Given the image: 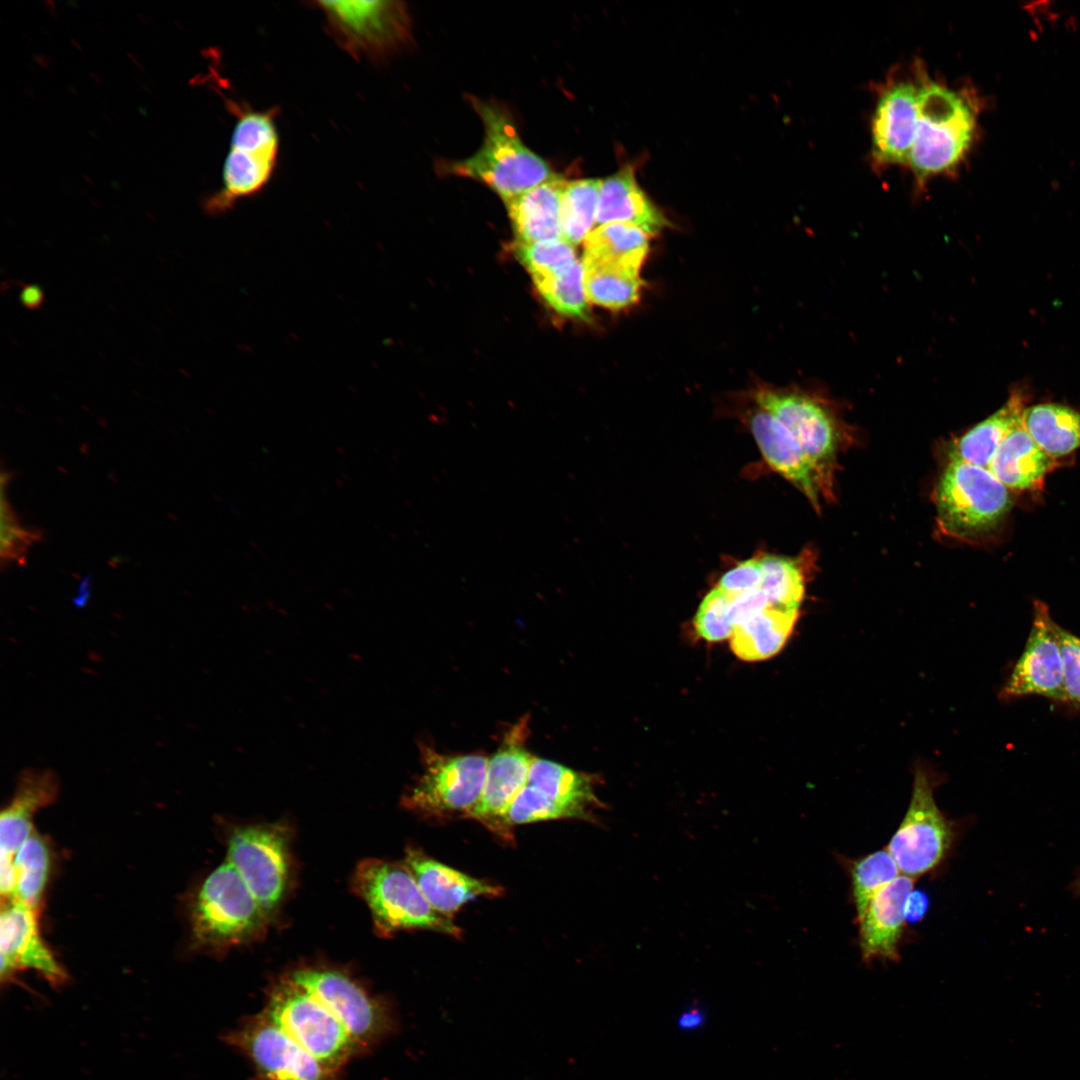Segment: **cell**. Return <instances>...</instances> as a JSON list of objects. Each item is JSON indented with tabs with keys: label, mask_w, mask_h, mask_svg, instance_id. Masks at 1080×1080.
Masks as SVG:
<instances>
[{
	"label": "cell",
	"mask_w": 1080,
	"mask_h": 1080,
	"mask_svg": "<svg viewBox=\"0 0 1080 1080\" xmlns=\"http://www.w3.org/2000/svg\"><path fill=\"white\" fill-rule=\"evenodd\" d=\"M728 597L734 626L770 606L761 588Z\"/></svg>",
	"instance_id": "obj_42"
},
{
	"label": "cell",
	"mask_w": 1080,
	"mask_h": 1080,
	"mask_svg": "<svg viewBox=\"0 0 1080 1080\" xmlns=\"http://www.w3.org/2000/svg\"><path fill=\"white\" fill-rule=\"evenodd\" d=\"M935 784L923 768L915 771L909 806L887 847L901 874L913 879L938 867L954 839L953 824L936 804Z\"/></svg>",
	"instance_id": "obj_11"
},
{
	"label": "cell",
	"mask_w": 1080,
	"mask_h": 1080,
	"mask_svg": "<svg viewBox=\"0 0 1080 1080\" xmlns=\"http://www.w3.org/2000/svg\"><path fill=\"white\" fill-rule=\"evenodd\" d=\"M44 295L40 287L36 285H25L20 293V300L24 306L30 309L39 307L43 301Z\"/></svg>",
	"instance_id": "obj_45"
},
{
	"label": "cell",
	"mask_w": 1080,
	"mask_h": 1080,
	"mask_svg": "<svg viewBox=\"0 0 1080 1080\" xmlns=\"http://www.w3.org/2000/svg\"><path fill=\"white\" fill-rule=\"evenodd\" d=\"M327 30L354 58L381 62L405 45L410 37V16L404 2L316 1Z\"/></svg>",
	"instance_id": "obj_8"
},
{
	"label": "cell",
	"mask_w": 1080,
	"mask_h": 1080,
	"mask_svg": "<svg viewBox=\"0 0 1080 1080\" xmlns=\"http://www.w3.org/2000/svg\"><path fill=\"white\" fill-rule=\"evenodd\" d=\"M270 918L227 860L203 882L192 910V934L204 948L224 949L263 933Z\"/></svg>",
	"instance_id": "obj_5"
},
{
	"label": "cell",
	"mask_w": 1080,
	"mask_h": 1080,
	"mask_svg": "<svg viewBox=\"0 0 1080 1080\" xmlns=\"http://www.w3.org/2000/svg\"><path fill=\"white\" fill-rule=\"evenodd\" d=\"M928 907V899L925 894L919 891L913 890L908 895L905 902V920L917 921L923 917Z\"/></svg>",
	"instance_id": "obj_44"
},
{
	"label": "cell",
	"mask_w": 1080,
	"mask_h": 1080,
	"mask_svg": "<svg viewBox=\"0 0 1080 1080\" xmlns=\"http://www.w3.org/2000/svg\"><path fill=\"white\" fill-rule=\"evenodd\" d=\"M935 498L942 528L961 538L991 532L1012 506L1009 490L987 467L957 459H949Z\"/></svg>",
	"instance_id": "obj_6"
},
{
	"label": "cell",
	"mask_w": 1080,
	"mask_h": 1080,
	"mask_svg": "<svg viewBox=\"0 0 1080 1080\" xmlns=\"http://www.w3.org/2000/svg\"><path fill=\"white\" fill-rule=\"evenodd\" d=\"M751 431L767 463L793 483L820 509V494L831 495V484L792 434L770 413L760 410L750 421Z\"/></svg>",
	"instance_id": "obj_20"
},
{
	"label": "cell",
	"mask_w": 1080,
	"mask_h": 1080,
	"mask_svg": "<svg viewBox=\"0 0 1080 1080\" xmlns=\"http://www.w3.org/2000/svg\"><path fill=\"white\" fill-rule=\"evenodd\" d=\"M474 105L484 125V140L471 157L449 164V173L487 185L504 203L555 175L522 142L507 112L481 101Z\"/></svg>",
	"instance_id": "obj_3"
},
{
	"label": "cell",
	"mask_w": 1080,
	"mask_h": 1080,
	"mask_svg": "<svg viewBox=\"0 0 1080 1080\" xmlns=\"http://www.w3.org/2000/svg\"><path fill=\"white\" fill-rule=\"evenodd\" d=\"M226 103L236 120L223 164L222 186L204 202L205 210L213 215L260 193L271 181L280 153L277 107L256 110L247 103Z\"/></svg>",
	"instance_id": "obj_2"
},
{
	"label": "cell",
	"mask_w": 1080,
	"mask_h": 1080,
	"mask_svg": "<svg viewBox=\"0 0 1080 1080\" xmlns=\"http://www.w3.org/2000/svg\"><path fill=\"white\" fill-rule=\"evenodd\" d=\"M707 1012L698 1001L691 1002L678 1016L677 1026L682 1032H695L704 1027Z\"/></svg>",
	"instance_id": "obj_43"
},
{
	"label": "cell",
	"mask_w": 1080,
	"mask_h": 1080,
	"mask_svg": "<svg viewBox=\"0 0 1080 1080\" xmlns=\"http://www.w3.org/2000/svg\"><path fill=\"white\" fill-rule=\"evenodd\" d=\"M799 611L772 606L734 626L731 648L745 661H759L776 655L786 644Z\"/></svg>",
	"instance_id": "obj_29"
},
{
	"label": "cell",
	"mask_w": 1080,
	"mask_h": 1080,
	"mask_svg": "<svg viewBox=\"0 0 1080 1080\" xmlns=\"http://www.w3.org/2000/svg\"><path fill=\"white\" fill-rule=\"evenodd\" d=\"M1023 426L1035 443L1052 458L1080 448V413L1054 403L1024 409Z\"/></svg>",
	"instance_id": "obj_30"
},
{
	"label": "cell",
	"mask_w": 1080,
	"mask_h": 1080,
	"mask_svg": "<svg viewBox=\"0 0 1080 1080\" xmlns=\"http://www.w3.org/2000/svg\"><path fill=\"white\" fill-rule=\"evenodd\" d=\"M403 864L414 876L428 903L448 917L471 900L498 897L503 893L501 886L453 869L419 848H407Z\"/></svg>",
	"instance_id": "obj_22"
},
{
	"label": "cell",
	"mask_w": 1080,
	"mask_h": 1080,
	"mask_svg": "<svg viewBox=\"0 0 1080 1080\" xmlns=\"http://www.w3.org/2000/svg\"><path fill=\"white\" fill-rule=\"evenodd\" d=\"M529 715L521 717L504 734L497 751L488 759L482 794L466 817L474 819L504 842H512L513 828L507 813L526 785L534 760L527 747Z\"/></svg>",
	"instance_id": "obj_14"
},
{
	"label": "cell",
	"mask_w": 1080,
	"mask_h": 1080,
	"mask_svg": "<svg viewBox=\"0 0 1080 1080\" xmlns=\"http://www.w3.org/2000/svg\"><path fill=\"white\" fill-rule=\"evenodd\" d=\"M918 121L908 164L920 185L956 170L969 152L978 110L971 96L940 82L921 78Z\"/></svg>",
	"instance_id": "obj_1"
},
{
	"label": "cell",
	"mask_w": 1080,
	"mask_h": 1080,
	"mask_svg": "<svg viewBox=\"0 0 1080 1080\" xmlns=\"http://www.w3.org/2000/svg\"><path fill=\"white\" fill-rule=\"evenodd\" d=\"M13 478L10 471L1 472V534H0V559L1 566L21 562L25 560L29 549L42 539V531L39 528L25 527L11 503L6 491L8 484Z\"/></svg>",
	"instance_id": "obj_37"
},
{
	"label": "cell",
	"mask_w": 1080,
	"mask_h": 1080,
	"mask_svg": "<svg viewBox=\"0 0 1080 1080\" xmlns=\"http://www.w3.org/2000/svg\"><path fill=\"white\" fill-rule=\"evenodd\" d=\"M623 222L637 226L649 236L669 225L665 215L640 187L632 167L601 179L596 223Z\"/></svg>",
	"instance_id": "obj_23"
},
{
	"label": "cell",
	"mask_w": 1080,
	"mask_h": 1080,
	"mask_svg": "<svg viewBox=\"0 0 1080 1080\" xmlns=\"http://www.w3.org/2000/svg\"><path fill=\"white\" fill-rule=\"evenodd\" d=\"M565 183L554 175L505 202L516 242L562 239L560 211Z\"/></svg>",
	"instance_id": "obj_24"
},
{
	"label": "cell",
	"mask_w": 1080,
	"mask_h": 1080,
	"mask_svg": "<svg viewBox=\"0 0 1080 1080\" xmlns=\"http://www.w3.org/2000/svg\"><path fill=\"white\" fill-rule=\"evenodd\" d=\"M353 883L367 903L376 929L383 935L411 929L453 937L461 935V929L451 917L440 914L428 903L404 864L366 859L358 865Z\"/></svg>",
	"instance_id": "obj_4"
},
{
	"label": "cell",
	"mask_w": 1080,
	"mask_h": 1080,
	"mask_svg": "<svg viewBox=\"0 0 1080 1080\" xmlns=\"http://www.w3.org/2000/svg\"><path fill=\"white\" fill-rule=\"evenodd\" d=\"M601 179L566 181L561 198L562 239L575 246L585 240L596 223Z\"/></svg>",
	"instance_id": "obj_31"
},
{
	"label": "cell",
	"mask_w": 1080,
	"mask_h": 1080,
	"mask_svg": "<svg viewBox=\"0 0 1080 1080\" xmlns=\"http://www.w3.org/2000/svg\"><path fill=\"white\" fill-rule=\"evenodd\" d=\"M645 256L596 257L583 255L586 296L589 302L620 310L639 300Z\"/></svg>",
	"instance_id": "obj_25"
},
{
	"label": "cell",
	"mask_w": 1080,
	"mask_h": 1080,
	"mask_svg": "<svg viewBox=\"0 0 1080 1080\" xmlns=\"http://www.w3.org/2000/svg\"><path fill=\"white\" fill-rule=\"evenodd\" d=\"M265 1080H335L328 1068L289 1036L265 1012L226 1036Z\"/></svg>",
	"instance_id": "obj_16"
},
{
	"label": "cell",
	"mask_w": 1080,
	"mask_h": 1080,
	"mask_svg": "<svg viewBox=\"0 0 1080 1080\" xmlns=\"http://www.w3.org/2000/svg\"><path fill=\"white\" fill-rule=\"evenodd\" d=\"M755 401L784 425L831 484L841 429L827 401L807 392L771 388L756 391Z\"/></svg>",
	"instance_id": "obj_15"
},
{
	"label": "cell",
	"mask_w": 1080,
	"mask_h": 1080,
	"mask_svg": "<svg viewBox=\"0 0 1080 1080\" xmlns=\"http://www.w3.org/2000/svg\"><path fill=\"white\" fill-rule=\"evenodd\" d=\"M1063 662L1064 701L1080 708V637L1058 625Z\"/></svg>",
	"instance_id": "obj_40"
},
{
	"label": "cell",
	"mask_w": 1080,
	"mask_h": 1080,
	"mask_svg": "<svg viewBox=\"0 0 1080 1080\" xmlns=\"http://www.w3.org/2000/svg\"><path fill=\"white\" fill-rule=\"evenodd\" d=\"M287 978L328 1009L360 1048L381 1040L396 1025L390 1009L342 971L306 967Z\"/></svg>",
	"instance_id": "obj_12"
},
{
	"label": "cell",
	"mask_w": 1080,
	"mask_h": 1080,
	"mask_svg": "<svg viewBox=\"0 0 1080 1080\" xmlns=\"http://www.w3.org/2000/svg\"><path fill=\"white\" fill-rule=\"evenodd\" d=\"M762 569L760 559H748L727 571L718 583V588L728 596H734L749 590L760 588Z\"/></svg>",
	"instance_id": "obj_41"
},
{
	"label": "cell",
	"mask_w": 1080,
	"mask_h": 1080,
	"mask_svg": "<svg viewBox=\"0 0 1080 1080\" xmlns=\"http://www.w3.org/2000/svg\"><path fill=\"white\" fill-rule=\"evenodd\" d=\"M761 590L770 606L799 611L804 595V574L798 560L767 555L760 558Z\"/></svg>",
	"instance_id": "obj_34"
},
{
	"label": "cell",
	"mask_w": 1080,
	"mask_h": 1080,
	"mask_svg": "<svg viewBox=\"0 0 1080 1080\" xmlns=\"http://www.w3.org/2000/svg\"><path fill=\"white\" fill-rule=\"evenodd\" d=\"M1055 465V459L1035 443L1021 419L998 447L988 469L1008 490L1026 491L1039 489Z\"/></svg>",
	"instance_id": "obj_27"
},
{
	"label": "cell",
	"mask_w": 1080,
	"mask_h": 1080,
	"mask_svg": "<svg viewBox=\"0 0 1080 1080\" xmlns=\"http://www.w3.org/2000/svg\"><path fill=\"white\" fill-rule=\"evenodd\" d=\"M650 236L635 225L611 222L598 225L584 240V254L597 257L647 256Z\"/></svg>",
	"instance_id": "obj_36"
},
{
	"label": "cell",
	"mask_w": 1080,
	"mask_h": 1080,
	"mask_svg": "<svg viewBox=\"0 0 1080 1080\" xmlns=\"http://www.w3.org/2000/svg\"><path fill=\"white\" fill-rule=\"evenodd\" d=\"M289 838L281 825H250L234 831L227 858L269 918L282 901L289 878Z\"/></svg>",
	"instance_id": "obj_13"
},
{
	"label": "cell",
	"mask_w": 1080,
	"mask_h": 1080,
	"mask_svg": "<svg viewBox=\"0 0 1080 1080\" xmlns=\"http://www.w3.org/2000/svg\"><path fill=\"white\" fill-rule=\"evenodd\" d=\"M1025 696L1064 701L1058 624L1042 601H1034L1032 625L1024 650L1000 692L1004 699Z\"/></svg>",
	"instance_id": "obj_17"
},
{
	"label": "cell",
	"mask_w": 1080,
	"mask_h": 1080,
	"mask_svg": "<svg viewBox=\"0 0 1080 1080\" xmlns=\"http://www.w3.org/2000/svg\"><path fill=\"white\" fill-rule=\"evenodd\" d=\"M919 83L898 80L881 92L872 118V157L879 166L908 163L918 121Z\"/></svg>",
	"instance_id": "obj_19"
},
{
	"label": "cell",
	"mask_w": 1080,
	"mask_h": 1080,
	"mask_svg": "<svg viewBox=\"0 0 1080 1080\" xmlns=\"http://www.w3.org/2000/svg\"><path fill=\"white\" fill-rule=\"evenodd\" d=\"M1078 887L1080 888V879H1079V882H1078Z\"/></svg>",
	"instance_id": "obj_46"
},
{
	"label": "cell",
	"mask_w": 1080,
	"mask_h": 1080,
	"mask_svg": "<svg viewBox=\"0 0 1080 1080\" xmlns=\"http://www.w3.org/2000/svg\"><path fill=\"white\" fill-rule=\"evenodd\" d=\"M532 279L539 294L555 312L569 318L589 319L583 265L578 259L565 269Z\"/></svg>",
	"instance_id": "obj_32"
},
{
	"label": "cell",
	"mask_w": 1080,
	"mask_h": 1080,
	"mask_svg": "<svg viewBox=\"0 0 1080 1080\" xmlns=\"http://www.w3.org/2000/svg\"><path fill=\"white\" fill-rule=\"evenodd\" d=\"M13 864L16 875L15 898L38 914L50 868V854L46 842L33 831L14 854Z\"/></svg>",
	"instance_id": "obj_33"
},
{
	"label": "cell",
	"mask_w": 1080,
	"mask_h": 1080,
	"mask_svg": "<svg viewBox=\"0 0 1080 1080\" xmlns=\"http://www.w3.org/2000/svg\"><path fill=\"white\" fill-rule=\"evenodd\" d=\"M56 776L49 770H26L15 794L0 815V854H14L33 833L34 814L56 798Z\"/></svg>",
	"instance_id": "obj_26"
},
{
	"label": "cell",
	"mask_w": 1080,
	"mask_h": 1080,
	"mask_svg": "<svg viewBox=\"0 0 1080 1080\" xmlns=\"http://www.w3.org/2000/svg\"><path fill=\"white\" fill-rule=\"evenodd\" d=\"M264 1012L334 1071L360 1048L328 1009L287 977L272 987Z\"/></svg>",
	"instance_id": "obj_9"
},
{
	"label": "cell",
	"mask_w": 1080,
	"mask_h": 1080,
	"mask_svg": "<svg viewBox=\"0 0 1080 1080\" xmlns=\"http://www.w3.org/2000/svg\"><path fill=\"white\" fill-rule=\"evenodd\" d=\"M591 775L534 757L525 787L507 813L508 824L555 819L591 820L600 803Z\"/></svg>",
	"instance_id": "obj_10"
},
{
	"label": "cell",
	"mask_w": 1080,
	"mask_h": 1080,
	"mask_svg": "<svg viewBox=\"0 0 1080 1080\" xmlns=\"http://www.w3.org/2000/svg\"><path fill=\"white\" fill-rule=\"evenodd\" d=\"M38 914L17 898L2 899L0 914L1 982H9L16 972L33 969L50 984L65 983L67 974L43 942Z\"/></svg>",
	"instance_id": "obj_18"
},
{
	"label": "cell",
	"mask_w": 1080,
	"mask_h": 1080,
	"mask_svg": "<svg viewBox=\"0 0 1080 1080\" xmlns=\"http://www.w3.org/2000/svg\"><path fill=\"white\" fill-rule=\"evenodd\" d=\"M849 871L857 918L877 892L901 875L887 848L852 861Z\"/></svg>",
	"instance_id": "obj_35"
},
{
	"label": "cell",
	"mask_w": 1080,
	"mask_h": 1080,
	"mask_svg": "<svg viewBox=\"0 0 1080 1080\" xmlns=\"http://www.w3.org/2000/svg\"><path fill=\"white\" fill-rule=\"evenodd\" d=\"M418 746L422 773L404 794L403 805L429 817L467 816L482 794L488 758L441 753L424 741Z\"/></svg>",
	"instance_id": "obj_7"
},
{
	"label": "cell",
	"mask_w": 1080,
	"mask_h": 1080,
	"mask_svg": "<svg viewBox=\"0 0 1080 1080\" xmlns=\"http://www.w3.org/2000/svg\"><path fill=\"white\" fill-rule=\"evenodd\" d=\"M694 625L704 640L718 642L731 638L734 624L728 595L718 587L713 588L699 605Z\"/></svg>",
	"instance_id": "obj_39"
},
{
	"label": "cell",
	"mask_w": 1080,
	"mask_h": 1080,
	"mask_svg": "<svg viewBox=\"0 0 1080 1080\" xmlns=\"http://www.w3.org/2000/svg\"><path fill=\"white\" fill-rule=\"evenodd\" d=\"M914 880L900 875L871 899L859 924V946L865 963L899 960V942L905 923V902Z\"/></svg>",
	"instance_id": "obj_21"
},
{
	"label": "cell",
	"mask_w": 1080,
	"mask_h": 1080,
	"mask_svg": "<svg viewBox=\"0 0 1080 1080\" xmlns=\"http://www.w3.org/2000/svg\"><path fill=\"white\" fill-rule=\"evenodd\" d=\"M1024 398L1020 391L1011 393L1005 404L995 413L973 426L949 448V459H957L974 465L989 466L1000 444L1021 421Z\"/></svg>",
	"instance_id": "obj_28"
},
{
	"label": "cell",
	"mask_w": 1080,
	"mask_h": 1080,
	"mask_svg": "<svg viewBox=\"0 0 1080 1080\" xmlns=\"http://www.w3.org/2000/svg\"><path fill=\"white\" fill-rule=\"evenodd\" d=\"M515 253L532 278L558 272L577 260L574 246L563 239L516 242Z\"/></svg>",
	"instance_id": "obj_38"
}]
</instances>
